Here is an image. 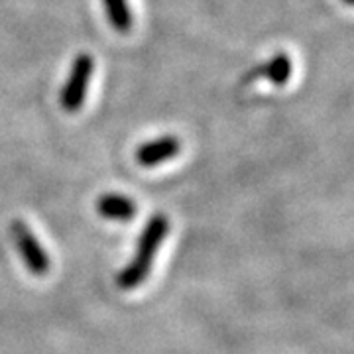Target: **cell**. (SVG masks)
Instances as JSON below:
<instances>
[{"label": "cell", "mask_w": 354, "mask_h": 354, "mask_svg": "<svg viewBox=\"0 0 354 354\" xmlns=\"http://www.w3.org/2000/svg\"><path fill=\"white\" fill-rule=\"evenodd\" d=\"M179 150H181V144L176 136H160L138 146L136 162L144 167H156L167 160H174Z\"/></svg>", "instance_id": "obj_4"}, {"label": "cell", "mask_w": 354, "mask_h": 354, "mask_svg": "<svg viewBox=\"0 0 354 354\" xmlns=\"http://www.w3.org/2000/svg\"><path fill=\"white\" fill-rule=\"evenodd\" d=\"M104 6V14L106 20L118 34H128L134 24V16H132V8L128 0H102Z\"/></svg>", "instance_id": "obj_6"}, {"label": "cell", "mask_w": 354, "mask_h": 354, "mask_svg": "<svg viewBox=\"0 0 354 354\" xmlns=\"http://www.w3.org/2000/svg\"><path fill=\"white\" fill-rule=\"evenodd\" d=\"M344 2H351V4H354V0H344Z\"/></svg>", "instance_id": "obj_8"}, {"label": "cell", "mask_w": 354, "mask_h": 354, "mask_svg": "<svg viewBox=\"0 0 354 354\" xmlns=\"http://www.w3.org/2000/svg\"><path fill=\"white\" fill-rule=\"evenodd\" d=\"M167 230H169V223H167V218L164 215H156L150 218V223L146 225L142 236H140L138 248H136L132 262L116 278V283H118L120 290H134L136 286H140L144 279L148 278L153 256L160 250Z\"/></svg>", "instance_id": "obj_1"}, {"label": "cell", "mask_w": 354, "mask_h": 354, "mask_svg": "<svg viewBox=\"0 0 354 354\" xmlns=\"http://www.w3.org/2000/svg\"><path fill=\"white\" fill-rule=\"evenodd\" d=\"M291 75V62L290 57L286 53H278L276 57H272L268 64H264L262 67H258L254 73H250L252 79L256 77H266L268 81L276 83V85H283Z\"/></svg>", "instance_id": "obj_7"}, {"label": "cell", "mask_w": 354, "mask_h": 354, "mask_svg": "<svg viewBox=\"0 0 354 354\" xmlns=\"http://www.w3.org/2000/svg\"><path fill=\"white\" fill-rule=\"evenodd\" d=\"M10 234H12L18 252L24 260L26 268L36 276H44L50 270V256L41 248L36 234L22 221H14L10 225Z\"/></svg>", "instance_id": "obj_3"}, {"label": "cell", "mask_w": 354, "mask_h": 354, "mask_svg": "<svg viewBox=\"0 0 354 354\" xmlns=\"http://www.w3.org/2000/svg\"><path fill=\"white\" fill-rule=\"evenodd\" d=\"M97 211L111 221H130L136 215V203L120 193H104L97 201Z\"/></svg>", "instance_id": "obj_5"}, {"label": "cell", "mask_w": 354, "mask_h": 354, "mask_svg": "<svg viewBox=\"0 0 354 354\" xmlns=\"http://www.w3.org/2000/svg\"><path fill=\"white\" fill-rule=\"evenodd\" d=\"M93 71H95V59L88 53H79L71 64L69 75L59 93V104L65 113H77L83 109Z\"/></svg>", "instance_id": "obj_2"}]
</instances>
